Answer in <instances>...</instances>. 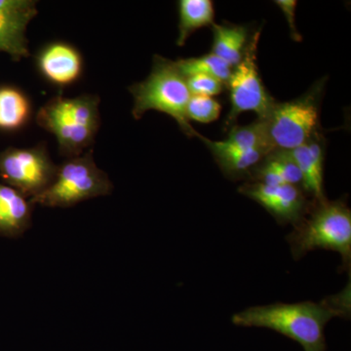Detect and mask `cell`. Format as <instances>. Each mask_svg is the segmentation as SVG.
<instances>
[{
    "label": "cell",
    "instance_id": "obj_1",
    "mask_svg": "<svg viewBox=\"0 0 351 351\" xmlns=\"http://www.w3.org/2000/svg\"><path fill=\"white\" fill-rule=\"evenodd\" d=\"M350 283L341 293L319 302L251 306L233 314L235 326L265 328L293 339L304 351H326L325 328L332 318H350Z\"/></svg>",
    "mask_w": 351,
    "mask_h": 351
},
{
    "label": "cell",
    "instance_id": "obj_2",
    "mask_svg": "<svg viewBox=\"0 0 351 351\" xmlns=\"http://www.w3.org/2000/svg\"><path fill=\"white\" fill-rule=\"evenodd\" d=\"M295 261L309 252H337L341 257V269L350 274L351 210L345 200L313 202L304 218L286 237Z\"/></svg>",
    "mask_w": 351,
    "mask_h": 351
},
{
    "label": "cell",
    "instance_id": "obj_3",
    "mask_svg": "<svg viewBox=\"0 0 351 351\" xmlns=\"http://www.w3.org/2000/svg\"><path fill=\"white\" fill-rule=\"evenodd\" d=\"M99 105L100 99L93 95L54 97L38 110L36 121L56 137L61 154L69 158L82 156L100 127Z\"/></svg>",
    "mask_w": 351,
    "mask_h": 351
},
{
    "label": "cell",
    "instance_id": "obj_4",
    "mask_svg": "<svg viewBox=\"0 0 351 351\" xmlns=\"http://www.w3.org/2000/svg\"><path fill=\"white\" fill-rule=\"evenodd\" d=\"M129 91L134 99V119H142L149 110H157L175 119L184 135L189 138L197 136L198 132L186 117V107L191 95L186 77L174 61L156 55L149 75L144 82L129 87Z\"/></svg>",
    "mask_w": 351,
    "mask_h": 351
},
{
    "label": "cell",
    "instance_id": "obj_5",
    "mask_svg": "<svg viewBox=\"0 0 351 351\" xmlns=\"http://www.w3.org/2000/svg\"><path fill=\"white\" fill-rule=\"evenodd\" d=\"M112 182L95 163L92 151L71 157L58 166L54 181L43 193L31 199L44 207L69 208L82 201L110 195Z\"/></svg>",
    "mask_w": 351,
    "mask_h": 351
},
{
    "label": "cell",
    "instance_id": "obj_6",
    "mask_svg": "<svg viewBox=\"0 0 351 351\" xmlns=\"http://www.w3.org/2000/svg\"><path fill=\"white\" fill-rule=\"evenodd\" d=\"M325 80L313 85L295 100L278 103L265 121L270 144L274 149L292 151L319 135L321 98Z\"/></svg>",
    "mask_w": 351,
    "mask_h": 351
},
{
    "label": "cell",
    "instance_id": "obj_7",
    "mask_svg": "<svg viewBox=\"0 0 351 351\" xmlns=\"http://www.w3.org/2000/svg\"><path fill=\"white\" fill-rule=\"evenodd\" d=\"M261 32L252 36L247 44L243 58L232 69L226 86L230 89L232 108L226 119V126L230 127L244 112L257 113L258 119L269 117L276 101L270 96L258 73L257 51Z\"/></svg>",
    "mask_w": 351,
    "mask_h": 351
},
{
    "label": "cell",
    "instance_id": "obj_8",
    "mask_svg": "<svg viewBox=\"0 0 351 351\" xmlns=\"http://www.w3.org/2000/svg\"><path fill=\"white\" fill-rule=\"evenodd\" d=\"M57 169L44 145L0 154V179L29 200L49 188Z\"/></svg>",
    "mask_w": 351,
    "mask_h": 351
},
{
    "label": "cell",
    "instance_id": "obj_9",
    "mask_svg": "<svg viewBox=\"0 0 351 351\" xmlns=\"http://www.w3.org/2000/svg\"><path fill=\"white\" fill-rule=\"evenodd\" d=\"M239 191L265 208L279 225L293 228L304 218L313 203L302 186L294 184L246 182Z\"/></svg>",
    "mask_w": 351,
    "mask_h": 351
},
{
    "label": "cell",
    "instance_id": "obj_10",
    "mask_svg": "<svg viewBox=\"0 0 351 351\" xmlns=\"http://www.w3.org/2000/svg\"><path fill=\"white\" fill-rule=\"evenodd\" d=\"M38 66L48 82L58 86H66L82 75V58L69 44L53 43L39 53Z\"/></svg>",
    "mask_w": 351,
    "mask_h": 351
},
{
    "label": "cell",
    "instance_id": "obj_11",
    "mask_svg": "<svg viewBox=\"0 0 351 351\" xmlns=\"http://www.w3.org/2000/svg\"><path fill=\"white\" fill-rule=\"evenodd\" d=\"M289 152L301 172L302 188L309 199L314 203L326 200L324 191L325 154L320 135Z\"/></svg>",
    "mask_w": 351,
    "mask_h": 351
},
{
    "label": "cell",
    "instance_id": "obj_12",
    "mask_svg": "<svg viewBox=\"0 0 351 351\" xmlns=\"http://www.w3.org/2000/svg\"><path fill=\"white\" fill-rule=\"evenodd\" d=\"M196 137L200 138L212 152L223 174L233 181L248 180L252 171L269 154L261 149H239L226 145L223 141L209 140L199 133Z\"/></svg>",
    "mask_w": 351,
    "mask_h": 351
},
{
    "label": "cell",
    "instance_id": "obj_13",
    "mask_svg": "<svg viewBox=\"0 0 351 351\" xmlns=\"http://www.w3.org/2000/svg\"><path fill=\"white\" fill-rule=\"evenodd\" d=\"M31 200L0 182V235L19 237L32 226Z\"/></svg>",
    "mask_w": 351,
    "mask_h": 351
},
{
    "label": "cell",
    "instance_id": "obj_14",
    "mask_svg": "<svg viewBox=\"0 0 351 351\" xmlns=\"http://www.w3.org/2000/svg\"><path fill=\"white\" fill-rule=\"evenodd\" d=\"M247 182L265 184H294L302 186V178L289 151L274 149L265 156Z\"/></svg>",
    "mask_w": 351,
    "mask_h": 351
},
{
    "label": "cell",
    "instance_id": "obj_15",
    "mask_svg": "<svg viewBox=\"0 0 351 351\" xmlns=\"http://www.w3.org/2000/svg\"><path fill=\"white\" fill-rule=\"evenodd\" d=\"M38 12L0 14V52L16 61L29 56L27 27Z\"/></svg>",
    "mask_w": 351,
    "mask_h": 351
},
{
    "label": "cell",
    "instance_id": "obj_16",
    "mask_svg": "<svg viewBox=\"0 0 351 351\" xmlns=\"http://www.w3.org/2000/svg\"><path fill=\"white\" fill-rule=\"evenodd\" d=\"M213 29L212 52L234 68L243 58L248 44V29L243 25H217Z\"/></svg>",
    "mask_w": 351,
    "mask_h": 351
},
{
    "label": "cell",
    "instance_id": "obj_17",
    "mask_svg": "<svg viewBox=\"0 0 351 351\" xmlns=\"http://www.w3.org/2000/svg\"><path fill=\"white\" fill-rule=\"evenodd\" d=\"M214 4L211 0H181L179 2V36L177 45L184 46L197 29L213 25Z\"/></svg>",
    "mask_w": 351,
    "mask_h": 351
},
{
    "label": "cell",
    "instance_id": "obj_18",
    "mask_svg": "<svg viewBox=\"0 0 351 351\" xmlns=\"http://www.w3.org/2000/svg\"><path fill=\"white\" fill-rule=\"evenodd\" d=\"M31 114V105L20 90L0 88V129L17 130L24 126Z\"/></svg>",
    "mask_w": 351,
    "mask_h": 351
},
{
    "label": "cell",
    "instance_id": "obj_19",
    "mask_svg": "<svg viewBox=\"0 0 351 351\" xmlns=\"http://www.w3.org/2000/svg\"><path fill=\"white\" fill-rule=\"evenodd\" d=\"M176 66L184 77L191 75H208L228 84L232 68L213 53L196 58H188L176 61Z\"/></svg>",
    "mask_w": 351,
    "mask_h": 351
},
{
    "label": "cell",
    "instance_id": "obj_20",
    "mask_svg": "<svg viewBox=\"0 0 351 351\" xmlns=\"http://www.w3.org/2000/svg\"><path fill=\"white\" fill-rule=\"evenodd\" d=\"M223 142L239 149H261L269 154L274 151L263 119H258L249 125L232 127Z\"/></svg>",
    "mask_w": 351,
    "mask_h": 351
},
{
    "label": "cell",
    "instance_id": "obj_21",
    "mask_svg": "<svg viewBox=\"0 0 351 351\" xmlns=\"http://www.w3.org/2000/svg\"><path fill=\"white\" fill-rule=\"evenodd\" d=\"M221 110V104L213 97L191 96L186 107V117L200 123H211L219 119Z\"/></svg>",
    "mask_w": 351,
    "mask_h": 351
},
{
    "label": "cell",
    "instance_id": "obj_22",
    "mask_svg": "<svg viewBox=\"0 0 351 351\" xmlns=\"http://www.w3.org/2000/svg\"><path fill=\"white\" fill-rule=\"evenodd\" d=\"M191 96L214 97L223 91L225 84L217 78L208 75H191L186 77Z\"/></svg>",
    "mask_w": 351,
    "mask_h": 351
},
{
    "label": "cell",
    "instance_id": "obj_23",
    "mask_svg": "<svg viewBox=\"0 0 351 351\" xmlns=\"http://www.w3.org/2000/svg\"><path fill=\"white\" fill-rule=\"evenodd\" d=\"M38 12L32 0H0V14Z\"/></svg>",
    "mask_w": 351,
    "mask_h": 351
},
{
    "label": "cell",
    "instance_id": "obj_24",
    "mask_svg": "<svg viewBox=\"0 0 351 351\" xmlns=\"http://www.w3.org/2000/svg\"><path fill=\"white\" fill-rule=\"evenodd\" d=\"M274 3L281 9L284 16H285L292 39H294L297 43L302 41L301 34L298 32L295 23V7H297L298 2L295 0H277V1H274Z\"/></svg>",
    "mask_w": 351,
    "mask_h": 351
}]
</instances>
